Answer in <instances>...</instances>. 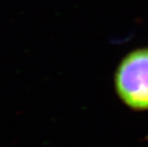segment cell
<instances>
[{"instance_id": "obj_1", "label": "cell", "mask_w": 148, "mask_h": 147, "mask_svg": "<svg viewBox=\"0 0 148 147\" xmlns=\"http://www.w3.org/2000/svg\"><path fill=\"white\" fill-rule=\"evenodd\" d=\"M115 85L122 101L135 110H148V48L131 52L116 72Z\"/></svg>"}]
</instances>
